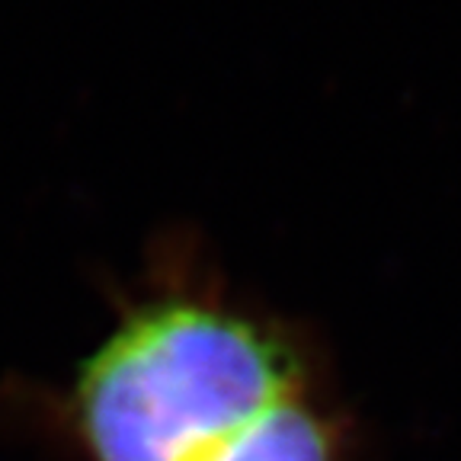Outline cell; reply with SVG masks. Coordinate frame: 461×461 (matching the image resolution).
Segmentation results:
<instances>
[{"mask_svg":"<svg viewBox=\"0 0 461 461\" xmlns=\"http://www.w3.org/2000/svg\"><path fill=\"white\" fill-rule=\"evenodd\" d=\"M84 461H343V423L308 359L205 298L135 304L74 375Z\"/></svg>","mask_w":461,"mask_h":461,"instance_id":"obj_1","label":"cell"}]
</instances>
